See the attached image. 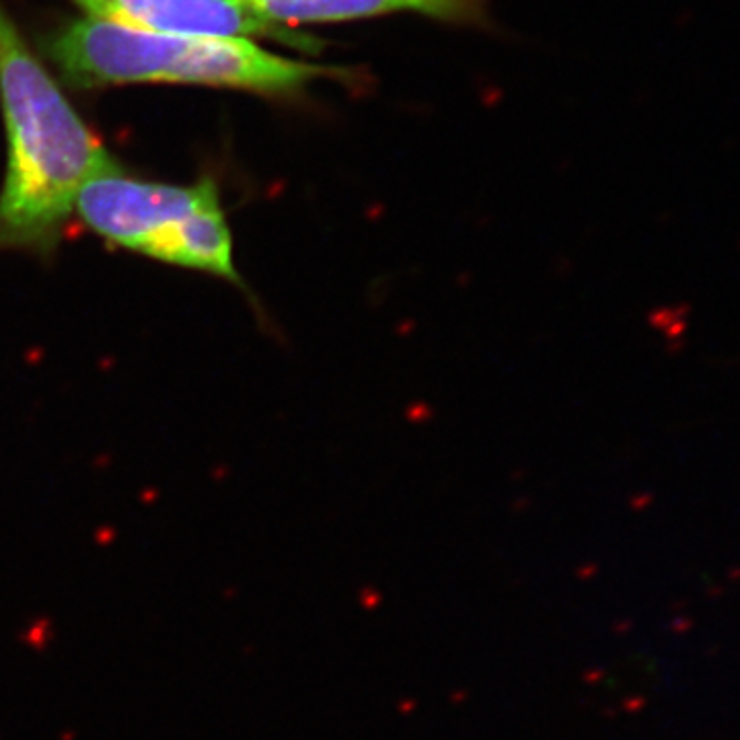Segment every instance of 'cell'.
Listing matches in <instances>:
<instances>
[{"instance_id":"6da1fadb","label":"cell","mask_w":740,"mask_h":740,"mask_svg":"<svg viewBox=\"0 0 740 740\" xmlns=\"http://www.w3.org/2000/svg\"><path fill=\"white\" fill-rule=\"evenodd\" d=\"M0 109L6 136L0 253L52 262L79 194L118 161L54 81L2 0Z\"/></svg>"},{"instance_id":"7a4b0ae2","label":"cell","mask_w":740,"mask_h":740,"mask_svg":"<svg viewBox=\"0 0 740 740\" xmlns=\"http://www.w3.org/2000/svg\"><path fill=\"white\" fill-rule=\"evenodd\" d=\"M45 54L64 81L83 88L194 85L292 99L317 79L348 77V70L294 60L249 38L142 31L88 17L58 29Z\"/></svg>"},{"instance_id":"3957f363","label":"cell","mask_w":740,"mask_h":740,"mask_svg":"<svg viewBox=\"0 0 740 740\" xmlns=\"http://www.w3.org/2000/svg\"><path fill=\"white\" fill-rule=\"evenodd\" d=\"M74 217L105 245L214 276L262 310L237 269L233 230L214 177L167 183L116 165L83 187Z\"/></svg>"},{"instance_id":"277c9868","label":"cell","mask_w":740,"mask_h":740,"mask_svg":"<svg viewBox=\"0 0 740 740\" xmlns=\"http://www.w3.org/2000/svg\"><path fill=\"white\" fill-rule=\"evenodd\" d=\"M88 19L122 27L159 31L269 40L297 49H317V42L294 29L258 19L239 0H72Z\"/></svg>"},{"instance_id":"5b68a950","label":"cell","mask_w":740,"mask_h":740,"mask_svg":"<svg viewBox=\"0 0 740 740\" xmlns=\"http://www.w3.org/2000/svg\"><path fill=\"white\" fill-rule=\"evenodd\" d=\"M265 23L301 25L349 23L389 15H422L450 25H489L491 0H239Z\"/></svg>"}]
</instances>
